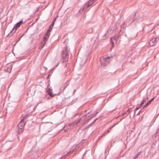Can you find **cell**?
I'll return each instance as SVG.
<instances>
[{"label": "cell", "mask_w": 159, "mask_h": 159, "mask_svg": "<svg viewBox=\"0 0 159 159\" xmlns=\"http://www.w3.org/2000/svg\"><path fill=\"white\" fill-rule=\"evenodd\" d=\"M159 129L157 131V134H159Z\"/></svg>", "instance_id": "cell-9"}, {"label": "cell", "mask_w": 159, "mask_h": 159, "mask_svg": "<svg viewBox=\"0 0 159 159\" xmlns=\"http://www.w3.org/2000/svg\"><path fill=\"white\" fill-rule=\"evenodd\" d=\"M22 23V21H20V22H18L14 26V28H13L12 30L11 31V32L9 33V35H10L13 34L14 33L16 32V31L17 30L18 28H19L21 24Z\"/></svg>", "instance_id": "cell-6"}, {"label": "cell", "mask_w": 159, "mask_h": 159, "mask_svg": "<svg viewBox=\"0 0 159 159\" xmlns=\"http://www.w3.org/2000/svg\"><path fill=\"white\" fill-rule=\"evenodd\" d=\"M12 65H11V66H9V67H8V68H7V72H11V70H12Z\"/></svg>", "instance_id": "cell-8"}, {"label": "cell", "mask_w": 159, "mask_h": 159, "mask_svg": "<svg viewBox=\"0 0 159 159\" xmlns=\"http://www.w3.org/2000/svg\"><path fill=\"white\" fill-rule=\"evenodd\" d=\"M112 58V56H110L109 55H107V56H105L104 57H102L101 58V60H100L101 64H102V65H103V66H106V65H107L111 61Z\"/></svg>", "instance_id": "cell-3"}, {"label": "cell", "mask_w": 159, "mask_h": 159, "mask_svg": "<svg viewBox=\"0 0 159 159\" xmlns=\"http://www.w3.org/2000/svg\"><path fill=\"white\" fill-rule=\"evenodd\" d=\"M94 2H95V1H88V2H86V3L84 5V6L80 8V10L79 11V14H81L82 12H84V10H86L88 7L92 5Z\"/></svg>", "instance_id": "cell-4"}, {"label": "cell", "mask_w": 159, "mask_h": 159, "mask_svg": "<svg viewBox=\"0 0 159 159\" xmlns=\"http://www.w3.org/2000/svg\"><path fill=\"white\" fill-rule=\"evenodd\" d=\"M26 123V118L22 119L18 125L17 128V133L18 135H20L23 132Z\"/></svg>", "instance_id": "cell-2"}, {"label": "cell", "mask_w": 159, "mask_h": 159, "mask_svg": "<svg viewBox=\"0 0 159 159\" xmlns=\"http://www.w3.org/2000/svg\"><path fill=\"white\" fill-rule=\"evenodd\" d=\"M62 59L64 62H66L68 59L69 58V53H68V49L67 48L64 49L62 52Z\"/></svg>", "instance_id": "cell-5"}, {"label": "cell", "mask_w": 159, "mask_h": 159, "mask_svg": "<svg viewBox=\"0 0 159 159\" xmlns=\"http://www.w3.org/2000/svg\"><path fill=\"white\" fill-rule=\"evenodd\" d=\"M56 20V18L54 20V21H52L51 25H50L49 28H48V30L47 31L45 35L44 36L43 40H42V42H41V44H40V47H39V49H43V48L44 47V46L46 44L48 40L49 36H50V33H51V30H52V29H53V26H54V24H55V22Z\"/></svg>", "instance_id": "cell-1"}, {"label": "cell", "mask_w": 159, "mask_h": 159, "mask_svg": "<svg viewBox=\"0 0 159 159\" xmlns=\"http://www.w3.org/2000/svg\"><path fill=\"white\" fill-rule=\"evenodd\" d=\"M158 40L159 38H157V37H155V38H153V39H151L149 43V46L151 47H153L156 45V44L157 43Z\"/></svg>", "instance_id": "cell-7"}]
</instances>
